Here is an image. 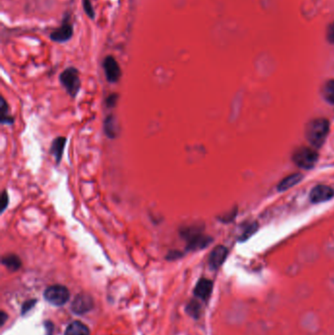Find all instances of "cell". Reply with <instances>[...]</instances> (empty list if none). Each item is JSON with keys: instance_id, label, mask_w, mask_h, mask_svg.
Wrapping results in <instances>:
<instances>
[{"instance_id": "obj_25", "label": "cell", "mask_w": 334, "mask_h": 335, "mask_svg": "<svg viewBox=\"0 0 334 335\" xmlns=\"http://www.w3.org/2000/svg\"><path fill=\"white\" fill-rule=\"evenodd\" d=\"M34 303H35V300H30V301H28V302L24 304L23 305V314L27 313L30 309H32V307H33L32 304Z\"/></svg>"}, {"instance_id": "obj_27", "label": "cell", "mask_w": 334, "mask_h": 335, "mask_svg": "<svg viewBox=\"0 0 334 335\" xmlns=\"http://www.w3.org/2000/svg\"><path fill=\"white\" fill-rule=\"evenodd\" d=\"M7 319V316H6V314H5L4 312H2V313H1V319H0V320H1V325H2V324L5 322V319Z\"/></svg>"}, {"instance_id": "obj_20", "label": "cell", "mask_w": 334, "mask_h": 335, "mask_svg": "<svg viewBox=\"0 0 334 335\" xmlns=\"http://www.w3.org/2000/svg\"><path fill=\"white\" fill-rule=\"evenodd\" d=\"M82 5H83V9H84V12L86 13V15L89 17L90 19H94L96 18V12L93 10V7H92V4H91L90 0H83Z\"/></svg>"}, {"instance_id": "obj_16", "label": "cell", "mask_w": 334, "mask_h": 335, "mask_svg": "<svg viewBox=\"0 0 334 335\" xmlns=\"http://www.w3.org/2000/svg\"><path fill=\"white\" fill-rule=\"evenodd\" d=\"M2 264L11 271H17L21 268L22 261L15 254H8L2 258Z\"/></svg>"}, {"instance_id": "obj_22", "label": "cell", "mask_w": 334, "mask_h": 335, "mask_svg": "<svg viewBox=\"0 0 334 335\" xmlns=\"http://www.w3.org/2000/svg\"><path fill=\"white\" fill-rule=\"evenodd\" d=\"M188 313L192 315L194 318H197L199 313H200V307H199V304L196 303V302H191L189 305H188Z\"/></svg>"}, {"instance_id": "obj_15", "label": "cell", "mask_w": 334, "mask_h": 335, "mask_svg": "<svg viewBox=\"0 0 334 335\" xmlns=\"http://www.w3.org/2000/svg\"><path fill=\"white\" fill-rule=\"evenodd\" d=\"M65 335H89V329L84 323L74 321L68 325Z\"/></svg>"}, {"instance_id": "obj_3", "label": "cell", "mask_w": 334, "mask_h": 335, "mask_svg": "<svg viewBox=\"0 0 334 335\" xmlns=\"http://www.w3.org/2000/svg\"><path fill=\"white\" fill-rule=\"evenodd\" d=\"M60 81L71 97L78 95L80 89V73L74 67L67 68L60 75Z\"/></svg>"}, {"instance_id": "obj_19", "label": "cell", "mask_w": 334, "mask_h": 335, "mask_svg": "<svg viewBox=\"0 0 334 335\" xmlns=\"http://www.w3.org/2000/svg\"><path fill=\"white\" fill-rule=\"evenodd\" d=\"M257 228H258L257 223H252V224H249V225L244 229V231L242 232V235L240 236V240H248L252 234H254L255 232H256V230H257Z\"/></svg>"}, {"instance_id": "obj_26", "label": "cell", "mask_w": 334, "mask_h": 335, "mask_svg": "<svg viewBox=\"0 0 334 335\" xmlns=\"http://www.w3.org/2000/svg\"><path fill=\"white\" fill-rule=\"evenodd\" d=\"M180 256H181L180 252H178V251H172V252L169 253L167 259H169V260H175L176 258H179Z\"/></svg>"}, {"instance_id": "obj_18", "label": "cell", "mask_w": 334, "mask_h": 335, "mask_svg": "<svg viewBox=\"0 0 334 335\" xmlns=\"http://www.w3.org/2000/svg\"><path fill=\"white\" fill-rule=\"evenodd\" d=\"M322 94L328 103L334 104V80L326 81L322 88Z\"/></svg>"}, {"instance_id": "obj_24", "label": "cell", "mask_w": 334, "mask_h": 335, "mask_svg": "<svg viewBox=\"0 0 334 335\" xmlns=\"http://www.w3.org/2000/svg\"><path fill=\"white\" fill-rule=\"evenodd\" d=\"M326 37L330 43H334V23L328 26L327 32H326Z\"/></svg>"}, {"instance_id": "obj_17", "label": "cell", "mask_w": 334, "mask_h": 335, "mask_svg": "<svg viewBox=\"0 0 334 335\" xmlns=\"http://www.w3.org/2000/svg\"><path fill=\"white\" fill-rule=\"evenodd\" d=\"M0 122L2 125H11L14 123V118L11 116L9 106L4 97L1 98V118Z\"/></svg>"}, {"instance_id": "obj_23", "label": "cell", "mask_w": 334, "mask_h": 335, "mask_svg": "<svg viewBox=\"0 0 334 335\" xmlns=\"http://www.w3.org/2000/svg\"><path fill=\"white\" fill-rule=\"evenodd\" d=\"M118 98H119V95L117 93H112L110 95L107 97L106 99V105L108 108H114L117 104V101H118Z\"/></svg>"}, {"instance_id": "obj_5", "label": "cell", "mask_w": 334, "mask_h": 335, "mask_svg": "<svg viewBox=\"0 0 334 335\" xmlns=\"http://www.w3.org/2000/svg\"><path fill=\"white\" fill-rule=\"evenodd\" d=\"M44 298L48 303L59 307L68 302L70 298V293L67 288L60 284H56L46 288L44 292Z\"/></svg>"}, {"instance_id": "obj_13", "label": "cell", "mask_w": 334, "mask_h": 335, "mask_svg": "<svg viewBox=\"0 0 334 335\" xmlns=\"http://www.w3.org/2000/svg\"><path fill=\"white\" fill-rule=\"evenodd\" d=\"M104 132L107 135V137L114 139L119 134V125L117 122V119L114 115H109L106 117L104 124H103Z\"/></svg>"}, {"instance_id": "obj_2", "label": "cell", "mask_w": 334, "mask_h": 335, "mask_svg": "<svg viewBox=\"0 0 334 335\" xmlns=\"http://www.w3.org/2000/svg\"><path fill=\"white\" fill-rule=\"evenodd\" d=\"M328 132L329 122L323 118H318L310 121L305 129L307 140L316 148L322 146L327 137Z\"/></svg>"}, {"instance_id": "obj_21", "label": "cell", "mask_w": 334, "mask_h": 335, "mask_svg": "<svg viewBox=\"0 0 334 335\" xmlns=\"http://www.w3.org/2000/svg\"><path fill=\"white\" fill-rule=\"evenodd\" d=\"M9 204V195L7 192L4 189L1 194V213H3Z\"/></svg>"}, {"instance_id": "obj_9", "label": "cell", "mask_w": 334, "mask_h": 335, "mask_svg": "<svg viewBox=\"0 0 334 335\" xmlns=\"http://www.w3.org/2000/svg\"><path fill=\"white\" fill-rule=\"evenodd\" d=\"M333 196V189L331 187H329L327 185H323V184L317 185L316 187H314L312 189V192L310 193V199L313 203H321V202L328 201Z\"/></svg>"}, {"instance_id": "obj_1", "label": "cell", "mask_w": 334, "mask_h": 335, "mask_svg": "<svg viewBox=\"0 0 334 335\" xmlns=\"http://www.w3.org/2000/svg\"><path fill=\"white\" fill-rule=\"evenodd\" d=\"M180 236L186 242V249L188 251H198L206 248L213 241L212 237L206 235L202 227L198 225H188L179 228Z\"/></svg>"}, {"instance_id": "obj_6", "label": "cell", "mask_w": 334, "mask_h": 335, "mask_svg": "<svg viewBox=\"0 0 334 335\" xmlns=\"http://www.w3.org/2000/svg\"><path fill=\"white\" fill-rule=\"evenodd\" d=\"M103 69L105 72L106 79L109 82H117L122 77L121 67L113 56H107L103 60Z\"/></svg>"}, {"instance_id": "obj_4", "label": "cell", "mask_w": 334, "mask_h": 335, "mask_svg": "<svg viewBox=\"0 0 334 335\" xmlns=\"http://www.w3.org/2000/svg\"><path fill=\"white\" fill-rule=\"evenodd\" d=\"M318 153L309 147H299L297 148L292 156L293 162L300 168L305 170H310L314 168L318 162Z\"/></svg>"}, {"instance_id": "obj_8", "label": "cell", "mask_w": 334, "mask_h": 335, "mask_svg": "<svg viewBox=\"0 0 334 335\" xmlns=\"http://www.w3.org/2000/svg\"><path fill=\"white\" fill-rule=\"evenodd\" d=\"M93 308V300L87 294L77 295L72 303V311L76 315H82L87 313Z\"/></svg>"}, {"instance_id": "obj_14", "label": "cell", "mask_w": 334, "mask_h": 335, "mask_svg": "<svg viewBox=\"0 0 334 335\" xmlns=\"http://www.w3.org/2000/svg\"><path fill=\"white\" fill-rule=\"evenodd\" d=\"M303 176L301 174L297 173V174H292L290 176L284 177L277 186L278 192H285L287 189L293 187L294 185H296L298 182H300L302 180Z\"/></svg>"}, {"instance_id": "obj_12", "label": "cell", "mask_w": 334, "mask_h": 335, "mask_svg": "<svg viewBox=\"0 0 334 335\" xmlns=\"http://www.w3.org/2000/svg\"><path fill=\"white\" fill-rule=\"evenodd\" d=\"M66 142H67V138L64 136H58L56 137L51 144V154L54 156L56 164L59 165L62 157H63L64 148L66 146Z\"/></svg>"}, {"instance_id": "obj_10", "label": "cell", "mask_w": 334, "mask_h": 335, "mask_svg": "<svg viewBox=\"0 0 334 335\" xmlns=\"http://www.w3.org/2000/svg\"><path fill=\"white\" fill-rule=\"evenodd\" d=\"M227 254H228V251L223 245H219V246L215 247L212 250L210 257H209V266L211 267V269L218 270L223 265V262L225 261Z\"/></svg>"}, {"instance_id": "obj_11", "label": "cell", "mask_w": 334, "mask_h": 335, "mask_svg": "<svg viewBox=\"0 0 334 335\" xmlns=\"http://www.w3.org/2000/svg\"><path fill=\"white\" fill-rule=\"evenodd\" d=\"M213 290V282L207 278H201L194 288V295L200 299L206 300Z\"/></svg>"}, {"instance_id": "obj_7", "label": "cell", "mask_w": 334, "mask_h": 335, "mask_svg": "<svg viewBox=\"0 0 334 335\" xmlns=\"http://www.w3.org/2000/svg\"><path fill=\"white\" fill-rule=\"evenodd\" d=\"M74 33V26L69 17L64 19L63 24L50 34V38L56 42H66L70 40Z\"/></svg>"}]
</instances>
